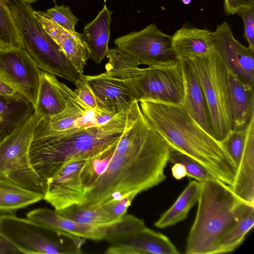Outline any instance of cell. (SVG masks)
Here are the masks:
<instances>
[{
	"instance_id": "obj_42",
	"label": "cell",
	"mask_w": 254,
	"mask_h": 254,
	"mask_svg": "<svg viewBox=\"0 0 254 254\" xmlns=\"http://www.w3.org/2000/svg\"><path fill=\"white\" fill-rule=\"evenodd\" d=\"M26 2L29 3L30 4H32L35 1H36L37 0H24Z\"/></svg>"
},
{
	"instance_id": "obj_32",
	"label": "cell",
	"mask_w": 254,
	"mask_h": 254,
	"mask_svg": "<svg viewBox=\"0 0 254 254\" xmlns=\"http://www.w3.org/2000/svg\"><path fill=\"white\" fill-rule=\"evenodd\" d=\"M247 128L232 130L220 143L236 168L240 164L245 146Z\"/></svg>"
},
{
	"instance_id": "obj_40",
	"label": "cell",
	"mask_w": 254,
	"mask_h": 254,
	"mask_svg": "<svg viewBox=\"0 0 254 254\" xmlns=\"http://www.w3.org/2000/svg\"><path fill=\"white\" fill-rule=\"evenodd\" d=\"M171 170L173 177L177 180H181L187 176L186 168L181 163L174 164Z\"/></svg>"
},
{
	"instance_id": "obj_6",
	"label": "cell",
	"mask_w": 254,
	"mask_h": 254,
	"mask_svg": "<svg viewBox=\"0 0 254 254\" xmlns=\"http://www.w3.org/2000/svg\"><path fill=\"white\" fill-rule=\"evenodd\" d=\"M23 48L43 70L75 84L82 77L58 45L42 27L31 4L7 0Z\"/></svg>"
},
{
	"instance_id": "obj_28",
	"label": "cell",
	"mask_w": 254,
	"mask_h": 254,
	"mask_svg": "<svg viewBox=\"0 0 254 254\" xmlns=\"http://www.w3.org/2000/svg\"><path fill=\"white\" fill-rule=\"evenodd\" d=\"M57 212L67 219L85 224L109 225L121 220L117 219L107 212L101 203L74 205Z\"/></svg>"
},
{
	"instance_id": "obj_17",
	"label": "cell",
	"mask_w": 254,
	"mask_h": 254,
	"mask_svg": "<svg viewBox=\"0 0 254 254\" xmlns=\"http://www.w3.org/2000/svg\"><path fill=\"white\" fill-rule=\"evenodd\" d=\"M61 88L66 98L67 105L61 113L38 119L33 137L45 136L78 128L77 122L83 112L89 107L76 95L74 90L63 82Z\"/></svg>"
},
{
	"instance_id": "obj_21",
	"label": "cell",
	"mask_w": 254,
	"mask_h": 254,
	"mask_svg": "<svg viewBox=\"0 0 254 254\" xmlns=\"http://www.w3.org/2000/svg\"><path fill=\"white\" fill-rule=\"evenodd\" d=\"M254 117L247 127L243 153L231 187L241 199L254 205Z\"/></svg>"
},
{
	"instance_id": "obj_1",
	"label": "cell",
	"mask_w": 254,
	"mask_h": 254,
	"mask_svg": "<svg viewBox=\"0 0 254 254\" xmlns=\"http://www.w3.org/2000/svg\"><path fill=\"white\" fill-rule=\"evenodd\" d=\"M169 151L168 144L151 126L139 106L106 169L85 191L82 204L102 203L158 185L166 178L164 170Z\"/></svg>"
},
{
	"instance_id": "obj_13",
	"label": "cell",
	"mask_w": 254,
	"mask_h": 254,
	"mask_svg": "<svg viewBox=\"0 0 254 254\" xmlns=\"http://www.w3.org/2000/svg\"><path fill=\"white\" fill-rule=\"evenodd\" d=\"M214 52L228 70L241 81L254 87V51L237 40L224 21L213 32Z\"/></svg>"
},
{
	"instance_id": "obj_10",
	"label": "cell",
	"mask_w": 254,
	"mask_h": 254,
	"mask_svg": "<svg viewBox=\"0 0 254 254\" xmlns=\"http://www.w3.org/2000/svg\"><path fill=\"white\" fill-rule=\"evenodd\" d=\"M26 216L50 228L64 231L85 239L105 240L111 244L129 236L141 227L139 218L127 214L118 222L104 225L76 222L62 216L56 210L46 208L31 210L27 213Z\"/></svg>"
},
{
	"instance_id": "obj_39",
	"label": "cell",
	"mask_w": 254,
	"mask_h": 254,
	"mask_svg": "<svg viewBox=\"0 0 254 254\" xmlns=\"http://www.w3.org/2000/svg\"><path fill=\"white\" fill-rule=\"evenodd\" d=\"M0 94L13 97L22 96L0 75Z\"/></svg>"
},
{
	"instance_id": "obj_20",
	"label": "cell",
	"mask_w": 254,
	"mask_h": 254,
	"mask_svg": "<svg viewBox=\"0 0 254 254\" xmlns=\"http://www.w3.org/2000/svg\"><path fill=\"white\" fill-rule=\"evenodd\" d=\"M227 69L232 130L246 129L254 117V87Z\"/></svg>"
},
{
	"instance_id": "obj_9",
	"label": "cell",
	"mask_w": 254,
	"mask_h": 254,
	"mask_svg": "<svg viewBox=\"0 0 254 254\" xmlns=\"http://www.w3.org/2000/svg\"><path fill=\"white\" fill-rule=\"evenodd\" d=\"M191 60L205 97L213 136L221 142L232 131L226 68L214 51Z\"/></svg>"
},
{
	"instance_id": "obj_36",
	"label": "cell",
	"mask_w": 254,
	"mask_h": 254,
	"mask_svg": "<svg viewBox=\"0 0 254 254\" xmlns=\"http://www.w3.org/2000/svg\"><path fill=\"white\" fill-rule=\"evenodd\" d=\"M75 85L76 88L74 92L86 105L92 109H102L98 99L86 81L84 75Z\"/></svg>"
},
{
	"instance_id": "obj_27",
	"label": "cell",
	"mask_w": 254,
	"mask_h": 254,
	"mask_svg": "<svg viewBox=\"0 0 254 254\" xmlns=\"http://www.w3.org/2000/svg\"><path fill=\"white\" fill-rule=\"evenodd\" d=\"M40 192L23 188L7 180L0 179V212L14 214L16 210L43 199Z\"/></svg>"
},
{
	"instance_id": "obj_3",
	"label": "cell",
	"mask_w": 254,
	"mask_h": 254,
	"mask_svg": "<svg viewBox=\"0 0 254 254\" xmlns=\"http://www.w3.org/2000/svg\"><path fill=\"white\" fill-rule=\"evenodd\" d=\"M138 107L134 100L128 110L117 114L101 127L76 128L33 137L29 154L34 169L46 182L68 162L104 153L117 145Z\"/></svg>"
},
{
	"instance_id": "obj_15",
	"label": "cell",
	"mask_w": 254,
	"mask_h": 254,
	"mask_svg": "<svg viewBox=\"0 0 254 254\" xmlns=\"http://www.w3.org/2000/svg\"><path fill=\"white\" fill-rule=\"evenodd\" d=\"M34 14L46 32L58 45L81 74L86 61L90 59V51L83 33L67 30L49 19L45 12L34 11Z\"/></svg>"
},
{
	"instance_id": "obj_2",
	"label": "cell",
	"mask_w": 254,
	"mask_h": 254,
	"mask_svg": "<svg viewBox=\"0 0 254 254\" xmlns=\"http://www.w3.org/2000/svg\"><path fill=\"white\" fill-rule=\"evenodd\" d=\"M139 103L144 117L170 147L195 159L220 181L232 187L237 171L233 162L221 143L182 105L149 100Z\"/></svg>"
},
{
	"instance_id": "obj_8",
	"label": "cell",
	"mask_w": 254,
	"mask_h": 254,
	"mask_svg": "<svg viewBox=\"0 0 254 254\" xmlns=\"http://www.w3.org/2000/svg\"><path fill=\"white\" fill-rule=\"evenodd\" d=\"M37 122L34 113L24 124L0 142V179L44 195L46 182L34 169L29 154Z\"/></svg>"
},
{
	"instance_id": "obj_31",
	"label": "cell",
	"mask_w": 254,
	"mask_h": 254,
	"mask_svg": "<svg viewBox=\"0 0 254 254\" xmlns=\"http://www.w3.org/2000/svg\"><path fill=\"white\" fill-rule=\"evenodd\" d=\"M0 43L3 48H23L7 0H0Z\"/></svg>"
},
{
	"instance_id": "obj_29",
	"label": "cell",
	"mask_w": 254,
	"mask_h": 254,
	"mask_svg": "<svg viewBox=\"0 0 254 254\" xmlns=\"http://www.w3.org/2000/svg\"><path fill=\"white\" fill-rule=\"evenodd\" d=\"M254 225V205L248 204L237 223L220 239L215 254L231 253L244 242Z\"/></svg>"
},
{
	"instance_id": "obj_41",
	"label": "cell",
	"mask_w": 254,
	"mask_h": 254,
	"mask_svg": "<svg viewBox=\"0 0 254 254\" xmlns=\"http://www.w3.org/2000/svg\"><path fill=\"white\" fill-rule=\"evenodd\" d=\"M182 2L184 4H189L190 3L191 0H182Z\"/></svg>"
},
{
	"instance_id": "obj_33",
	"label": "cell",
	"mask_w": 254,
	"mask_h": 254,
	"mask_svg": "<svg viewBox=\"0 0 254 254\" xmlns=\"http://www.w3.org/2000/svg\"><path fill=\"white\" fill-rule=\"evenodd\" d=\"M46 16L52 21L69 31H75L78 19L72 13L69 7L55 5L45 12Z\"/></svg>"
},
{
	"instance_id": "obj_16",
	"label": "cell",
	"mask_w": 254,
	"mask_h": 254,
	"mask_svg": "<svg viewBox=\"0 0 254 254\" xmlns=\"http://www.w3.org/2000/svg\"><path fill=\"white\" fill-rule=\"evenodd\" d=\"M85 78L102 108L115 115L128 110L134 101L123 81L111 77L104 72L85 75Z\"/></svg>"
},
{
	"instance_id": "obj_30",
	"label": "cell",
	"mask_w": 254,
	"mask_h": 254,
	"mask_svg": "<svg viewBox=\"0 0 254 254\" xmlns=\"http://www.w3.org/2000/svg\"><path fill=\"white\" fill-rule=\"evenodd\" d=\"M169 162L181 163L186 168L187 176L200 183L219 180L210 170L191 157L170 147Z\"/></svg>"
},
{
	"instance_id": "obj_34",
	"label": "cell",
	"mask_w": 254,
	"mask_h": 254,
	"mask_svg": "<svg viewBox=\"0 0 254 254\" xmlns=\"http://www.w3.org/2000/svg\"><path fill=\"white\" fill-rule=\"evenodd\" d=\"M137 194L136 192L127 193L120 198H111L101 204L107 212L117 219L120 220L126 214L127 208Z\"/></svg>"
},
{
	"instance_id": "obj_7",
	"label": "cell",
	"mask_w": 254,
	"mask_h": 254,
	"mask_svg": "<svg viewBox=\"0 0 254 254\" xmlns=\"http://www.w3.org/2000/svg\"><path fill=\"white\" fill-rule=\"evenodd\" d=\"M0 233L23 254H78L85 239L13 214L0 215Z\"/></svg>"
},
{
	"instance_id": "obj_25",
	"label": "cell",
	"mask_w": 254,
	"mask_h": 254,
	"mask_svg": "<svg viewBox=\"0 0 254 254\" xmlns=\"http://www.w3.org/2000/svg\"><path fill=\"white\" fill-rule=\"evenodd\" d=\"M115 243L133 247L142 254H180L167 236L146 226Z\"/></svg>"
},
{
	"instance_id": "obj_24",
	"label": "cell",
	"mask_w": 254,
	"mask_h": 254,
	"mask_svg": "<svg viewBox=\"0 0 254 254\" xmlns=\"http://www.w3.org/2000/svg\"><path fill=\"white\" fill-rule=\"evenodd\" d=\"M34 113V106L23 96L0 94V142L24 124Z\"/></svg>"
},
{
	"instance_id": "obj_43",
	"label": "cell",
	"mask_w": 254,
	"mask_h": 254,
	"mask_svg": "<svg viewBox=\"0 0 254 254\" xmlns=\"http://www.w3.org/2000/svg\"><path fill=\"white\" fill-rule=\"evenodd\" d=\"M3 47L1 45V44L0 43V50H1L2 49H3Z\"/></svg>"
},
{
	"instance_id": "obj_14",
	"label": "cell",
	"mask_w": 254,
	"mask_h": 254,
	"mask_svg": "<svg viewBox=\"0 0 254 254\" xmlns=\"http://www.w3.org/2000/svg\"><path fill=\"white\" fill-rule=\"evenodd\" d=\"M86 160L68 162L46 181L43 199L58 211L74 205L83 204L85 188L80 172Z\"/></svg>"
},
{
	"instance_id": "obj_37",
	"label": "cell",
	"mask_w": 254,
	"mask_h": 254,
	"mask_svg": "<svg viewBox=\"0 0 254 254\" xmlns=\"http://www.w3.org/2000/svg\"><path fill=\"white\" fill-rule=\"evenodd\" d=\"M254 4V0H224V13L227 15H234L242 7Z\"/></svg>"
},
{
	"instance_id": "obj_5",
	"label": "cell",
	"mask_w": 254,
	"mask_h": 254,
	"mask_svg": "<svg viewBox=\"0 0 254 254\" xmlns=\"http://www.w3.org/2000/svg\"><path fill=\"white\" fill-rule=\"evenodd\" d=\"M106 56L108 61L104 73L123 81L138 103L183 104L185 83L181 60L173 65L140 68L134 58L118 48L109 49Z\"/></svg>"
},
{
	"instance_id": "obj_35",
	"label": "cell",
	"mask_w": 254,
	"mask_h": 254,
	"mask_svg": "<svg viewBox=\"0 0 254 254\" xmlns=\"http://www.w3.org/2000/svg\"><path fill=\"white\" fill-rule=\"evenodd\" d=\"M237 14L243 21V36L248 43V47L254 51V4L241 8Z\"/></svg>"
},
{
	"instance_id": "obj_18",
	"label": "cell",
	"mask_w": 254,
	"mask_h": 254,
	"mask_svg": "<svg viewBox=\"0 0 254 254\" xmlns=\"http://www.w3.org/2000/svg\"><path fill=\"white\" fill-rule=\"evenodd\" d=\"M181 61L185 83L182 105L202 128L214 137L205 97L194 65L190 59H183Z\"/></svg>"
},
{
	"instance_id": "obj_23",
	"label": "cell",
	"mask_w": 254,
	"mask_h": 254,
	"mask_svg": "<svg viewBox=\"0 0 254 254\" xmlns=\"http://www.w3.org/2000/svg\"><path fill=\"white\" fill-rule=\"evenodd\" d=\"M112 12L104 4L102 9L90 23L84 27L83 34L90 51V59L100 64L109 50L110 24Z\"/></svg>"
},
{
	"instance_id": "obj_4",
	"label": "cell",
	"mask_w": 254,
	"mask_h": 254,
	"mask_svg": "<svg viewBox=\"0 0 254 254\" xmlns=\"http://www.w3.org/2000/svg\"><path fill=\"white\" fill-rule=\"evenodd\" d=\"M197 202L185 253L215 254L219 241L237 223L249 203L220 180L201 183Z\"/></svg>"
},
{
	"instance_id": "obj_38",
	"label": "cell",
	"mask_w": 254,
	"mask_h": 254,
	"mask_svg": "<svg viewBox=\"0 0 254 254\" xmlns=\"http://www.w3.org/2000/svg\"><path fill=\"white\" fill-rule=\"evenodd\" d=\"M23 254L7 238L0 233V254Z\"/></svg>"
},
{
	"instance_id": "obj_11",
	"label": "cell",
	"mask_w": 254,
	"mask_h": 254,
	"mask_svg": "<svg viewBox=\"0 0 254 254\" xmlns=\"http://www.w3.org/2000/svg\"><path fill=\"white\" fill-rule=\"evenodd\" d=\"M117 48L134 58L139 64L150 67L173 65L180 62L172 45V36L153 23L139 31L118 37L114 40Z\"/></svg>"
},
{
	"instance_id": "obj_19",
	"label": "cell",
	"mask_w": 254,
	"mask_h": 254,
	"mask_svg": "<svg viewBox=\"0 0 254 254\" xmlns=\"http://www.w3.org/2000/svg\"><path fill=\"white\" fill-rule=\"evenodd\" d=\"M173 49L179 60L206 56L214 51L213 32L183 26L172 36Z\"/></svg>"
},
{
	"instance_id": "obj_12",
	"label": "cell",
	"mask_w": 254,
	"mask_h": 254,
	"mask_svg": "<svg viewBox=\"0 0 254 254\" xmlns=\"http://www.w3.org/2000/svg\"><path fill=\"white\" fill-rule=\"evenodd\" d=\"M0 75L34 107L40 70L23 48L0 50Z\"/></svg>"
},
{
	"instance_id": "obj_26",
	"label": "cell",
	"mask_w": 254,
	"mask_h": 254,
	"mask_svg": "<svg viewBox=\"0 0 254 254\" xmlns=\"http://www.w3.org/2000/svg\"><path fill=\"white\" fill-rule=\"evenodd\" d=\"M201 188V183L190 181L174 204L155 222V226L165 228L185 220L190 210L197 202Z\"/></svg>"
},
{
	"instance_id": "obj_22",
	"label": "cell",
	"mask_w": 254,
	"mask_h": 254,
	"mask_svg": "<svg viewBox=\"0 0 254 254\" xmlns=\"http://www.w3.org/2000/svg\"><path fill=\"white\" fill-rule=\"evenodd\" d=\"M66 105L67 100L60 82L55 75L40 70L38 92L34 107L38 119L58 115L65 109Z\"/></svg>"
}]
</instances>
